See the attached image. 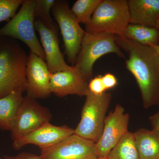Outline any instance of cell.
Instances as JSON below:
<instances>
[{
    "label": "cell",
    "instance_id": "cell-1",
    "mask_svg": "<svg viewBox=\"0 0 159 159\" xmlns=\"http://www.w3.org/2000/svg\"><path fill=\"white\" fill-rule=\"evenodd\" d=\"M117 45L129 54L126 67L133 75L141 92L143 106H159V56L149 46L117 36Z\"/></svg>",
    "mask_w": 159,
    "mask_h": 159
},
{
    "label": "cell",
    "instance_id": "cell-2",
    "mask_svg": "<svg viewBox=\"0 0 159 159\" xmlns=\"http://www.w3.org/2000/svg\"><path fill=\"white\" fill-rule=\"evenodd\" d=\"M29 55L16 39L0 36V98L26 92Z\"/></svg>",
    "mask_w": 159,
    "mask_h": 159
},
{
    "label": "cell",
    "instance_id": "cell-3",
    "mask_svg": "<svg viewBox=\"0 0 159 159\" xmlns=\"http://www.w3.org/2000/svg\"><path fill=\"white\" fill-rule=\"evenodd\" d=\"M130 24V15L126 0H102L85 25L90 33H108L123 37Z\"/></svg>",
    "mask_w": 159,
    "mask_h": 159
},
{
    "label": "cell",
    "instance_id": "cell-4",
    "mask_svg": "<svg viewBox=\"0 0 159 159\" xmlns=\"http://www.w3.org/2000/svg\"><path fill=\"white\" fill-rule=\"evenodd\" d=\"M116 37L111 33L86 32L74 66L89 82L93 78L94 63L100 57L109 53H114L120 57H125L117 45Z\"/></svg>",
    "mask_w": 159,
    "mask_h": 159
},
{
    "label": "cell",
    "instance_id": "cell-5",
    "mask_svg": "<svg viewBox=\"0 0 159 159\" xmlns=\"http://www.w3.org/2000/svg\"><path fill=\"white\" fill-rule=\"evenodd\" d=\"M81 111V118L74 134L96 143L102 135L111 94L96 95L88 91Z\"/></svg>",
    "mask_w": 159,
    "mask_h": 159
},
{
    "label": "cell",
    "instance_id": "cell-6",
    "mask_svg": "<svg viewBox=\"0 0 159 159\" xmlns=\"http://www.w3.org/2000/svg\"><path fill=\"white\" fill-rule=\"evenodd\" d=\"M34 7L35 0H24L17 13L0 29V36L19 40L30 51L45 61L43 49L35 32Z\"/></svg>",
    "mask_w": 159,
    "mask_h": 159
},
{
    "label": "cell",
    "instance_id": "cell-7",
    "mask_svg": "<svg viewBox=\"0 0 159 159\" xmlns=\"http://www.w3.org/2000/svg\"><path fill=\"white\" fill-rule=\"evenodd\" d=\"M51 13L60 29L68 60L74 66L86 31L80 27L67 1H56Z\"/></svg>",
    "mask_w": 159,
    "mask_h": 159
},
{
    "label": "cell",
    "instance_id": "cell-8",
    "mask_svg": "<svg viewBox=\"0 0 159 159\" xmlns=\"http://www.w3.org/2000/svg\"><path fill=\"white\" fill-rule=\"evenodd\" d=\"M52 115L48 109L43 106L34 98L24 97L11 129V137L15 141L50 122Z\"/></svg>",
    "mask_w": 159,
    "mask_h": 159
},
{
    "label": "cell",
    "instance_id": "cell-9",
    "mask_svg": "<svg viewBox=\"0 0 159 159\" xmlns=\"http://www.w3.org/2000/svg\"><path fill=\"white\" fill-rule=\"evenodd\" d=\"M129 115L121 105H116L106 118L101 136L95 144L97 157H107L111 150L128 131Z\"/></svg>",
    "mask_w": 159,
    "mask_h": 159
},
{
    "label": "cell",
    "instance_id": "cell-10",
    "mask_svg": "<svg viewBox=\"0 0 159 159\" xmlns=\"http://www.w3.org/2000/svg\"><path fill=\"white\" fill-rule=\"evenodd\" d=\"M74 129L66 125L57 126L50 122L13 141L12 147L19 150L28 145L38 146L41 151L50 149L74 134Z\"/></svg>",
    "mask_w": 159,
    "mask_h": 159
},
{
    "label": "cell",
    "instance_id": "cell-11",
    "mask_svg": "<svg viewBox=\"0 0 159 159\" xmlns=\"http://www.w3.org/2000/svg\"><path fill=\"white\" fill-rule=\"evenodd\" d=\"M51 74L45 61L30 51L26 70L27 96L35 99L48 97L52 93Z\"/></svg>",
    "mask_w": 159,
    "mask_h": 159
},
{
    "label": "cell",
    "instance_id": "cell-12",
    "mask_svg": "<svg viewBox=\"0 0 159 159\" xmlns=\"http://www.w3.org/2000/svg\"><path fill=\"white\" fill-rule=\"evenodd\" d=\"M94 142L73 134L57 145L41 151L44 159H96Z\"/></svg>",
    "mask_w": 159,
    "mask_h": 159
},
{
    "label": "cell",
    "instance_id": "cell-13",
    "mask_svg": "<svg viewBox=\"0 0 159 159\" xmlns=\"http://www.w3.org/2000/svg\"><path fill=\"white\" fill-rule=\"evenodd\" d=\"M34 25L40 36L46 63L51 74L70 70L72 66L66 62L60 49L58 29H49L38 20H35Z\"/></svg>",
    "mask_w": 159,
    "mask_h": 159
},
{
    "label": "cell",
    "instance_id": "cell-14",
    "mask_svg": "<svg viewBox=\"0 0 159 159\" xmlns=\"http://www.w3.org/2000/svg\"><path fill=\"white\" fill-rule=\"evenodd\" d=\"M88 83L74 66L67 70L51 73V93L58 97L69 95L85 96L89 91Z\"/></svg>",
    "mask_w": 159,
    "mask_h": 159
},
{
    "label": "cell",
    "instance_id": "cell-15",
    "mask_svg": "<svg viewBox=\"0 0 159 159\" xmlns=\"http://www.w3.org/2000/svg\"><path fill=\"white\" fill-rule=\"evenodd\" d=\"M130 24L155 27L159 17V0H128Z\"/></svg>",
    "mask_w": 159,
    "mask_h": 159
},
{
    "label": "cell",
    "instance_id": "cell-16",
    "mask_svg": "<svg viewBox=\"0 0 159 159\" xmlns=\"http://www.w3.org/2000/svg\"><path fill=\"white\" fill-rule=\"evenodd\" d=\"M140 159H159V133L141 128L134 133Z\"/></svg>",
    "mask_w": 159,
    "mask_h": 159
},
{
    "label": "cell",
    "instance_id": "cell-17",
    "mask_svg": "<svg viewBox=\"0 0 159 159\" xmlns=\"http://www.w3.org/2000/svg\"><path fill=\"white\" fill-rule=\"evenodd\" d=\"M24 98L23 93L15 91L0 98V129L2 130H11Z\"/></svg>",
    "mask_w": 159,
    "mask_h": 159
},
{
    "label": "cell",
    "instance_id": "cell-18",
    "mask_svg": "<svg viewBox=\"0 0 159 159\" xmlns=\"http://www.w3.org/2000/svg\"><path fill=\"white\" fill-rule=\"evenodd\" d=\"M123 37L144 45H159V32L155 27L129 24Z\"/></svg>",
    "mask_w": 159,
    "mask_h": 159
},
{
    "label": "cell",
    "instance_id": "cell-19",
    "mask_svg": "<svg viewBox=\"0 0 159 159\" xmlns=\"http://www.w3.org/2000/svg\"><path fill=\"white\" fill-rule=\"evenodd\" d=\"M107 157L110 159H140L134 133L127 132Z\"/></svg>",
    "mask_w": 159,
    "mask_h": 159
},
{
    "label": "cell",
    "instance_id": "cell-20",
    "mask_svg": "<svg viewBox=\"0 0 159 159\" xmlns=\"http://www.w3.org/2000/svg\"><path fill=\"white\" fill-rule=\"evenodd\" d=\"M102 0H77L71 8V11L80 24L86 25Z\"/></svg>",
    "mask_w": 159,
    "mask_h": 159
},
{
    "label": "cell",
    "instance_id": "cell-21",
    "mask_svg": "<svg viewBox=\"0 0 159 159\" xmlns=\"http://www.w3.org/2000/svg\"><path fill=\"white\" fill-rule=\"evenodd\" d=\"M55 2V0H35V20H39L51 29H58L57 25L54 24L51 14V9Z\"/></svg>",
    "mask_w": 159,
    "mask_h": 159
},
{
    "label": "cell",
    "instance_id": "cell-22",
    "mask_svg": "<svg viewBox=\"0 0 159 159\" xmlns=\"http://www.w3.org/2000/svg\"><path fill=\"white\" fill-rule=\"evenodd\" d=\"M24 0H0V23L9 21L16 14Z\"/></svg>",
    "mask_w": 159,
    "mask_h": 159
},
{
    "label": "cell",
    "instance_id": "cell-23",
    "mask_svg": "<svg viewBox=\"0 0 159 159\" xmlns=\"http://www.w3.org/2000/svg\"><path fill=\"white\" fill-rule=\"evenodd\" d=\"M89 90L96 95H100L105 93L106 89L102 81V76L98 75L89 81Z\"/></svg>",
    "mask_w": 159,
    "mask_h": 159
},
{
    "label": "cell",
    "instance_id": "cell-24",
    "mask_svg": "<svg viewBox=\"0 0 159 159\" xmlns=\"http://www.w3.org/2000/svg\"><path fill=\"white\" fill-rule=\"evenodd\" d=\"M102 81L106 90L113 88L118 84L116 77L111 73H107L102 76Z\"/></svg>",
    "mask_w": 159,
    "mask_h": 159
},
{
    "label": "cell",
    "instance_id": "cell-25",
    "mask_svg": "<svg viewBox=\"0 0 159 159\" xmlns=\"http://www.w3.org/2000/svg\"><path fill=\"white\" fill-rule=\"evenodd\" d=\"M4 159H44L41 155L38 156L34 154L28 153V152H22L20 153L16 156H6L4 157Z\"/></svg>",
    "mask_w": 159,
    "mask_h": 159
},
{
    "label": "cell",
    "instance_id": "cell-26",
    "mask_svg": "<svg viewBox=\"0 0 159 159\" xmlns=\"http://www.w3.org/2000/svg\"><path fill=\"white\" fill-rule=\"evenodd\" d=\"M149 119L152 129L159 133V111L149 117Z\"/></svg>",
    "mask_w": 159,
    "mask_h": 159
},
{
    "label": "cell",
    "instance_id": "cell-27",
    "mask_svg": "<svg viewBox=\"0 0 159 159\" xmlns=\"http://www.w3.org/2000/svg\"><path fill=\"white\" fill-rule=\"evenodd\" d=\"M149 46L153 48L155 50V51H156L159 56V45L157 46L154 45H151Z\"/></svg>",
    "mask_w": 159,
    "mask_h": 159
},
{
    "label": "cell",
    "instance_id": "cell-28",
    "mask_svg": "<svg viewBox=\"0 0 159 159\" xmlns=\"http://www.w3.org/2000/svg\"><path fill=\"white\" fill-rule=\"evenodd\" d=\"M155 28H156L157 29L158 31L159 32V17L158 19L157 20L155 26Z\"/></svg>",
    "mask_w": 159,
    "mask_h": 159
},
{
    "label": "cell",
    "instance_id": "cell-29",
    "mask_svg": "<svg viewBox=\"0 0 159 159\" xmlns=\"http://www.w3.org/2000/svg\"><path fill=\"white\" fill-rule=\"evenodd\" d=\"M96 159H110L108 157H97Z\"/></svg>",
    "mask_w": 159,
    "mask_h": 159
},
{
    "label": "cell",
    "instance_id": "cell-30",
    "mask_svg": "<svg viewBox=\"0 0 159 159\" xmlns=\"http://www.w3.org/2000/svg\"><path fill=\"white\" fill-rule=\"evenodd\" d=\"M0 159H1V158H0Z\"/></svg>",
    "mask_w": 159,
    "mask_h": 159
}]
</instances>
